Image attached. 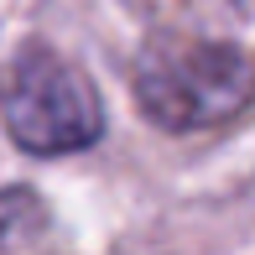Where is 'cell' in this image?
Returning a JSON list of instances; mask_svg holds the SVG:
<instances>
[{"instance_id":"6da1fadb","label":"cell","mask_w":255,"mask_h":255,"mask_svg":"<svg viewBox=\"0 0 255 255\" xmlns=\"http://www.w3.org/2000/svg\"><path fill=\"white\" fill-rule=\"evenodd\" d=\"M135 104L172 135L224 125L255 104V57L235 42L161 31L135 63Z\"/></svg>"},{"instance_id":"7a4b0ae2","label":"cell","mask_w":255,"mask_h":255,"mask_svg":"<svg viewBox=\"0 0 255 255\" xmlns=\"http://www.w3.org/2000/svg\"><path fill=\"white\" fill-rule=\"evenodd\" d=\"M0 115L21 151L31 156H68L104 135V104L84 73L63 52L26 42L5 68Z\"/></svg>"}]
</instances>
